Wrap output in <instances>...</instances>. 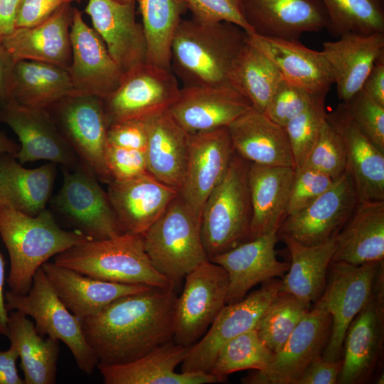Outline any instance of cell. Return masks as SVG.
<instances>
[{
	"label": "cell",
	"mask_w": 384,
	"mask_h": 384,
	"mask_svg": "<svg viewBox=\"0 0 384 384\" xmlns=\"http://www.w3.org/2000/svg\"><path fill=\"white\" fill-rule=\"evenodd\" d=\"M176 298L174 287H151L119 297L81 319L98 364L127 363L172 340Z\"/></svg>",
	"instance_id": "cell-1"
},
{
	"label": "cell",
	"mask_w": 384,
	"mask_h": 384,
	"mask_svg": "<svg viewBox=\"0 0 384 384\" xmlns=\"http://www.w3.org/2000/svg\"><path fill=\"white\" fill-rule=\"evenodd\" d=\"M0 236L10 258L6 280L10 291L26 294L37 270L52 257L89 239L78 230H65L45 208L29 215L0 206Z\"/></svg>",
	"instance_id": "cell-2"
},
{
	"label": "cell",
	"mask_w": 384,
	"mask_h": 384,
	"mask_svg": "<svg viewBox=\"0 0 384 384\" xmlns=\"http://www.w3.org/2000/svg\"><path fill=\"white\" fill-rule=\"evenodd\" d=\"M247 33L229 22L182 19L171 43V64L186 85H223Z\"/></svg>",
	"instance_id": "cell-3"
},
{
	"label": "cell",
	"mask_w": 384,
	"mask_h": 384,
	"mask_svg": "<svg viewBox=\"0 0 384 384\" xmlns=\"http://www.w3.org/2000/svg\"><path fill=\"white\" fill-rule=\"evenodd\" d=\"M53 262L104 281L176 287L152 265L142 235L124 233L105 239H89L56 255Z\"/></svg>",
	"instance_id": "cell-4"
},
{
	"label": "cell",
	"mask_w": 384,
	"mask_h": 384,
	"mask_svg": "<svg viewBox=\"0 0 384 384\" xmlns=\"http://www.w3.org/2000/svg\"><path fill=\"white\" fill-rule=\"evenodd\" d=\"M249 164L234 152L225 176L205 202L201 234L208 260L250 240Z\"/></svg>",
	"instance_id": "cell-5"
},
{
	"label": "cell",
	"mask_w": 384,
	"mask_h": 384,
	"mask_svg": "<svg viewBox=\"0 0 384 384\" xmlns=\"http://www.w3.org/2000/svg\"><path fill=\"white\" fill-rule=\"evenodd\" d=\"M154 267L175 287L186 275L208 260L201 234V219L179 193L142 234Z\"/></svg>",
	"instance_id": "cell-6"
},
{
	"label": "cell",
	"mask_w": 384,
	"mask_h": 384,
	"mask_svg": "<svg viewBox=\"0 0 384 384\" xmlns=\"http://www.w3.org/2000/svg\"><path fill=\"white\" fill-rule=\"evenodd\" d=\"M4 297L8 311H18L32 318L41 336L62 341L70 351L79 369L88 375L93 373L98 360L85 340L81 321L60 300L42 267L36 272L27 294L9 290Z\"/></svg>",
	"instance_id": "cell-7"
},
{
	"label": "cell",
	"mask_w": 384,
	"mask_h": 384,
	"mask_svg": "<svg viewBox=\"0 0 384 384\" xmlns=\"http://www.w3.org/2000/svg\"><path fill=\"white\" fill-rule=\"evenodd\" d=\"M80 163L103 183L112 178L105 162L108 124L102 98L74 94L46 108Z\"/></svg>",
	"instance_id": "cell-8"
},
{
	"label": "cell",
	"mask_w": 384,
	"mask_h": 384,
	"mask_svg": "<svg viewBox=\"0 0 384 384\" xmlns=\"http://www.w3.org/2000/svg\"><path fill=\"white\" fill-rule=\"evenodd\" d=\"M380 262L354 265L331 260L325 289L314 306L330 314L332 319L331 336L321 356L324 360L334 361L341 358L345 333L370 300Z\"/></svg>",
	"instance_id": "cell-9"
},
{
	"label": "cell",
	"mask_w": 384,
	"mask_h": 384,
	"mask_svg": "<svg viewBox=\"0 0 384 384\" xmlns=\"http://www.w3.org/2000/svg\"><path fill=\"white\" fill-rule=\"evenodd\" d=\"M184 279L175 304L173 340L191 347L226 305L229 279L223 267L210 260L196 267Z\"/></svg>",
	"instance_id": "cell-10"
},
{
	"label": "cell",
	"mask_w": 384,
	"mask_h": 384,
	"mask_svg": "<svg viewBox=\"0 0 384 384\" xmlns=\"http://www.w3.org/2000/svg\"><path fill=\"white\" fill-rule=\"evenodd\" d=\"M281 288L282 279L272 278L242 300L226 304L205 334L189 348L181 363V372L210 373L221 347L231 338L255 329Z\"/></svg>",
	"instance_id": "cell-11"
},
{
	"label": "cell",
	"mask_w": 384,
	"mask_h": 384,
	"mask_svg": "<svg viewBox=\"0 0 384 384\" xmlns=\"http://www.w3.org/2000/svg\"><path fill=\"white\" fill-rule=\"evenodd\" d=\"M63 182L52 204L69 223L92 239H105L122 233L107 193L95 174L80 164L63 168Z\"/></svg>",
	"instance_id": "cell-12"
},
{
	"label": "cell",
	"mask_w": 384,
	"mask_h": 384,
	"mask_svg": "<svg viewBox=\"0 0 384 384\" xmlns=\"http://www.w3.org/2000/svg\"><path fill=\"white\" fill-rule=\"evenodd\" d=\"M180 89L171 70L147 62L134 68L123 74L117 87L102 98L108 127L168 109Z\"/></svg>",
	"instance_id": "cell-13"
},
{
	"label": "cell",
	"mask_w": 384,
	"mask_h": 384,
	"mask_svg": "<svg viewBox=\"0 0 384 384\" xmlns=\"http://www.w3.org/2000/svg\"><path fill=\"white\" fill-rule=\"evenodd\" d=\"M332 319L326 311L310 309L263 370L242 379L249 384H297L305 369L321 357L331 336Z\"/></svg>",
	"instance_id": "cell-14"
},
{
	"label": "cell",
	"mask_w": 384,
	"mask_h": 384,
	"mask_svg": "<svg viewBox=\"0 0 384 384\" xmlns=\"http://www.w3.org/2000/svg\"><path fill=\"white\" fill-rule=\"evenodd\" d=\"M359 201L348 171L332 186L299 213L286 216L278 235H287L305 245L331 240L338 234Z\"/></svg>",
	"instance_id": "cell-15"
},
{
	"label": "cell",
	"mask_w": 384,
	"mask_h": 384,
	"mask_svg": "<svg viewBox=\"0 0 384 384\" xmlns=\"http://www.w3.org/2000/svg\"><path fill=\"white\" fill-rule=\"evenodd\" d=\"M0 122L7 124L21 142L16 155L21 164L46 160L68 169L81 164L47 109L9 102L0 107Z\"/></svg>",
	"instance_id": "cell-16"
},
{
	"label": "cell",
	"mask_w": 384,
	"mask_h": 384,
	"mask_svg": "<svg viewBox=\"0 0 384 384\" xmlns=\"http://www.w3.org/2000/svg\"><path fill=\"white\" fill-rule=\"evenodd\" d=\"M234 152L228 127L190 134L187 166L178 193L200 219L206 199L225 176Z\"/></svg>",
	"instance_id": "cell-17"
},
{
	"label": "cell",
	"mask_w": 384,
	"mask_h": 384,
	"mask_svg": "<svg viewBox=\"0 0 384 384\" xmlns=\"http://www.w3.org/2000/svg\"><path fill=\"white\" fill-rule=\"evenodd\" d=\"M71 63L68 69L77 94L105 97L119 85L123 73L97 33L73 9L70 26Z\"/></svg>",
	"instance_id": "cell-18"
},
{
	"label": "cell",
	"mask_w": 384,
	"mask_h": 384,
	"mask_svg": "<svg viewBox=\"0 0 384 384\" xmlns=\"http://www.w3.org/2000/svg\"><path fill=\"white\" fill-rule=\"evenodd\" d=\"M135 1L88 0L85 12L123 74L146 62L144 28L135 16Z\"/></svg>",
	"instance_id": "cell-19"
},
{
	"label": "cell",
	"mask_w": 384,
	"mask_h": 384,
	"mask_svg": "<svg viewBox=\"0 0 384 384\" xmlns=\"http://www.w3.org/2000/svg\"><path fill=\"white\" fill-rule=\"evenodd\" d=\"M252 108L250 102L229 85H185L168 111L192 134L228 127Z\"/></svg>",
	"instance_id": "cell-20"
},
{
	"label": "cell",
	"mask_w": 384,
	"mask_h": 384,
	"mask_svg": "<svg viewBox=\"0 0 384 384\" xmlns=\"http://www.w3.org/2000/svg\"><path fill=\"white\" fill-rule=\"evenodd\" d=\"M277 232L278 229L271 230L209 260L228 272L226 304L242 300L257 284L282 277L289 270V263L276 257Z\"/></svg>",
	"instance_id": "cell-21"
},
{
	"label": "cell",
	"mask_w": 384,
	"mask_h": 384,
	"mask_svg": "<svg viewBox=\"0 0 384 384\" xmlns=\"http://www.w3.org/2000/svg\"><path fill=\"white\" fill-rule=\"evenodd\" d=\"M253 33L298 40L305 33L327 28L329 18L319 0H241Z\"/></svg>",
	"instance_id": "cell-22"
},
{
	"label": "cell",
	"mask_w": 384,
	"mask_h": 384,
	"mask_svg": "<svg viewBox=\"0 0 384 384\" xmlns=\"http://www.w3.org/2000/svg\"><path fill=\"white\" fill-rule=\"evenodd\" d=\"M107 193L121 232L142 235L178 191L147 172L128 180H112Z\"/></svg>",
	"instance_id": "cell-23"
},
{
	"label": "cell",
	"mask_w": 384,
	"mask_h": 384,
	"mask_svg": "<svg viewBox=\"0 0 384 384\" xmlns=\"http://www.w3.org/2000/svg\"><path fill=\"white\" fill-rule=\"evenodd\" d=\"M383 299L372 293L367 304L349 324L343 338L337 383H364L373 374L383 348Z\"/></svg>",
	"instance_id": "cell-24"
},
{
	"label": "cell",
	"mask_w": 384,
	"mask_h": 384,
	"mask_svg": "<svg viewBox=\"0 0 384 384\" xmlns=\"http://www.w3.org/2000/svg\"><path fill=\"white\" fill-rule=\"evenodd\" d=\"M326 120L343 143L359 202L384 201V152L361 132L343 102Z\"/></svg>",
	"instance_id": "cell-25"
},
{
	"label": "cell",
	"mask_w": 384,
	"mask_h": 384,
	"mask_svg": "<svg viewBox=\"0 0 384 384\" xmlns=\"http://www.w3.org/2000/svg\"><path fill=\"white\" fill-rule=\"evenodd\" d=\"M190 347L173 339L142 357L119 365L97 364L105 384H206L218 383L210 373L176 372Z\"/></svg>",
	"instance_id": "cell-26"
},
{
	"label": "cell",
	"mask_w": 384,
	"mask_h": 384,
	"mask_svg": "<svg viewBox=\"0 0 384 384\" xmlns=\"http://www.w3.org/2000/svg\"><path fill=\"white\" fill-rule=\"evenodd\" d=\"M326 59L341 102L362 88L376 60L384 55V33H347L325 41L320 50Z\"/></svg>",
	"instance_id": "cell-27"
},
{
	"label": "cell",
	"mask_w": 384,
	"mask_h": 384,
	"mask_svg": "<svg viewBox=\"0 0 384 384\" xmlns=\"http://www.w3.org/2000/svg\"><path fill=\"white\" fill-rule=\"evenodd\" d=\"M247 40L279 70L282 79L312 95H326L334 85L329 65L321 51L298 40L270 38L247 33Z\"/></svg>",
	"instance_id": "cell-28"
},
{
	"label": "cell",
	"mask_w": 384,
	"mask_h": 384,
	"mask_svg": "<svg viewBox=\"0 0 384 384\" xmlns=\"http://www.w3.org/2000/svg\"><path fill=\"white\" fill-rule=\"evenodd\" d=\"M70 4L59 8L42 23L16 28L1 37L2 43L16 60L45 62L68 69L72 59Z\"/></svg>",
	"instance_id": "cell-29"
},
{
	"label": "cell",
	"mask_w": 384,
	"mask_h": 384,
	"mask_svg": "<svg viewBox=\"0 0 384 384\" xmlns=\"http://www.w3.org/2000/svg\"><path fill=\"white\" fill-rule=\"evenodd\" d=\"M147 142L144 151L147 171L156 179L179 191L186 174L190 134L168 109L144 117Z\"/></svg>",
	"instance_id": "cell-30"
},
{
	"label": "cell",
	"mask_w": 384,
	"mask_h": 384,
	"mask_svg": "<svg viewBox=\"0 0 384 384\" xmlns=\"http://www.w3.org/2000/svg\"><path fill=\"white\" fill-rule=\"evenodd\" d=\"M41 267L60 300L80 320L97 314L119 297L151 287L95 279L48 261Z\"/></svg>",
	"instance_id": "cell-31"
},
{
	"label": "cell",
	"mask_w": 384,
	"mask_h": 384,
	"mask_svg": "<svg viewBox=\"0 0 384 384\" xmlns=\"http://www.w3.org/2000/svg\"><path fill=\"white\" fill-rule=\"evenodd\" d=\"M235 152L249 163L295 169L284 127L252 108L228 127Z\"/></svg>",
	"instance_id": "cell-32"
},
{
	"label": "cell",
	"mask_w": 384,
	"mask_h": 384,
	"mask_svg": "<svg viewBox=\"0 0 384 384\" xmlns=\"http://www.w3.org/2000/svg\"><path fill=\"white\" fill-rule=\"evenodd\" d=\"M294 176L295 169L290 166L249 164L247 181L252 205L250 240L279 229L286 217Z\"/></svg>",
	"instance_id": "cell-33"
},
{
	"label": "cell",
	"mask_w": 384,
	"mask_h": 384,
	"mask_svg": "<svg viewBox=\"0 0 384 384\" xmlns=\"http://www.w3.org/2000/svg\"><path fill=\"white\" fill-rule=\"evenodd\" d=\"M334 261L354 265L384 260V201L358 202L335 236Z\"/></svg>",
	"instance_id": "cell-34"
},
{
	"label": "cell",
	"mask_w": 384,
	"mask_h": 384,
	"mask_svg": "<svg viewBox=\"0 0 384 384\" xmlns=\"http://www.w3.org/2000/svg\"><path fill=\"white\" fill-rule=\"evenodd\" d=\"M55 176V164L26 169L15 156L3 155L0 158V206L38 215L46 208Z\"/></svg>",
	"instance_id": "cell-35"
},
{
	"label": "cell",
	"mask_w": 384,
	"mask_h": 384,
	"mask_svg": "<svg viewBox=\"0 0 384 384\" xmlns=\"http://www.w3.org/2000/svg\"><path fill=\"white\" fill-rule=\"evenodd\" d=\"M286 244L291 262L283 276L281 290L311 306L321 296L327 272L335 251V238L314 245H305L287 235H278Z\"/></svg>",
	"instance_id": "cell-36"
},
{
	"label": "cell",
	"mask_w": 384,
	"mask_h": 384,
	"mask_svg": "<svg viewBox=\"0 0 384 384\" xmlns=\"http://www.w3.org/2000/svg\"><path fill=\"white\" fill-rule=\"evenodd\" d=\"M6 336L18 350L25 384H54L59 341L43 338L34 322L21 311H9Z\"/></svg>",
	"instance_id": "cell-37"
},
{
	"label": "cell",
	"mask_w": 384,
	"mask_h": 384,
	"mask_svg": "<svg viewBox=\"0 0 384 384\" xmlns=\"http://www.w3.org/2000/svg\"><path fill=\"white\" fill-rule=\"evenodd\" d=\"M77 94L68 69L36 60L16 62L9 102L46 109L67 96Z\"/></svg>",
	"instance_id": "cell-38"
},
{
	"label": "cell",
	"mask_w": 384,
	"mask_h": 384,
	"mask_svg": "<svg viewBox=\"0 0 384 384\" xmlns=\"http://www.w3.org/2000/svg\"><path fill=\"white\" fill-rule=\"evenodd\" d=\"M282 79L271 60L246 40L230 68L228 84L264 112Z\"/></svg>",
	"instance_id": "cell-39"
},
{
	"label": "cell",
	"mask_w": 384,
	"mask_h": 384,
	"mask_svg": "<svg viewBox=\"0 0 384 384\" xmlns=\"http://www.w3.org/2000/svg\"><path fill=\"white\" fill-rule=\"evenodd\" d=\"M142 18L146 62L171 70V43L176 30L188 10L185 0H135Z\"/></svg>",
	"instance_id": "cell-40"
},
{
	"label": "cell",
	"mask_w": 384,
	"mask_h": 384,
	"mask_svg": "<svg viewBox=\"0 0 384 384\" xmlns=\"http://www.w3.org/2000/svg\"><path fill=\"white\" fill-rule=\"evenodd\" d=\"M329 18L327 29L338 38L347 33H384V0H319Z\"/></svg>",
	"instance_id": "cell-41"
},
{
	"label": "cell",
	"mask_w": 384,
	"mask_h": 384,
	"mask_svg": "<svg viewBox=\"0 0 384 384\" xmlns=\"http://www.w3.org/2000/svg\"><path fill=\"white\" fill-rule=\"evenodd\" d=\"M274 353L252 329L227 341L220 349L210 373L223 382L235 372L244 370H263Z\"/></svg>",
	"instance_id": "cell-42"
},
{
	"label": "cell",
	"mask_w": 384,
	"mask_h": 384,
	"mask_svg": "<svg viewBox=\"0 0 384 384\" xmlns=\"http://www.w3.org/2000/svg\"><path fill=\"white\" fill-rule=\"evenodd\" d=\"M310 310V305L280 290L258 320L255 329L264 343L277 352Z\"/></svg>",
	"instance_id": "cell-43"
},
{
	"label": "cell",
	"mask_w": 384,
	"mask_h": 384,
	"mask_svg": "<svg viewBox=\"0 0 384 384\" xmlns=\"http://www.w3.org/2000/svg\"><path fill=\"white\" fill-rule=\"evenodd\" d=\"M326 96H314L309 105L284 127L290 143L295 170L304 166L326 122Z\"/></svg>",
	"instance_id": "cell-44"
},
{
	"label": "cell",
	"mask_w": 384,
	"mask_h": 384,
	"mask_svg": "<svg viewBox=\"0 0 384 384\" xmlns=\"http://www.w3.org/2000/svg\"><path fill=\"white\" fill-rule=\"evenodd\" d=\"M302 167L321 171L334 181L346 172L348 161L343 143L327 120Z\"/></svg>",
	"instance_id": "cell-45"
},
{
	"label": "cell",
	"mask_w": 384,
	"mask_h": 384,
	"mask_svg": "<svg viewBox=\"0 0 384 384\" xmlns=\"http://www.w3.org/2000/svg\"><path fill=\"white\" fill-rule=\"evenodd\" d=\"M343 103L361 132L384 152V105L362 90Z\"/></svg>",
	"instance_id": "cell-46"
},
{
	"label": "cell",
	"mask_w": 384,
	"mask_h": 384,
	"mask_svg": "<svg viewBox=\"0 0 384 384\" xmlns=\"http://www.w3.org/2000/svg\"><path fill=\"white\" fill-rule=\"evenodd\" d=\"M335 181L317 170L302 167L295 176L287 206L286 216L302 210L330 188Z\"/></svg>",
	"instance_id": "cell-47"
},
{
	"label": "cell",
	"mask_w": 384,
	"mask_h": 384,
	"mask_svg": "<svg viewBox=\"0 0 384 384\" xmlns=\"http://www.w3.org/2000/svg\"><path fill=\"white\" fill-rule=\"evenodd\" d=\"M313 97L304 89L282 79L264 113L271 120L285 127L309 105Z\"/></svg>",
	"instance_id": "cell-48"
},
{
	"label": "cell",
	"mask_w": 384,
	"mask_h": 384,
	"mask_svg": "<svg viewBox=\"0 0 384 384\" xmlns=\"http://www.w3.org/2000/svg\"><path fill=\"white\" fill-rule=\"evenodd\" d=\"M193 18L203 22L225 21L234 23L247 33H253L246 21L241 0H185Z\"/></svg>",
	"instance_id": "cell-49"
},
{
	"label": "cell",
	"mask_w": 384,
	"mask_h": 384,
	"mask_svg": "<svg viewBox=\"0 0 384 384\" xmlns=\"http://www.w3.org/2000/svg\"><path fill=\"white\" fill-rule=\"evenodd\" d=\"M105 156L112 180H128L148 172L144 151L107 144Z\"/></svg>",
	"instance_id": "cell-50"
},
{
	"label": "cell",
	"mask_w": 384,
	"mask_h": 384,
	"mask_svg": "<svg viewBox=\"0 0 384 384\" xmlns=\"http://www.w3.org/2000/svg\"><path fill=\"white\" fill-rule=\"evenodd\" d=\"M107 144L144 151L147 133L144 118L131 119L108 127Z\"/></svg>",
	"instance_id": "cell-51"
},
{
	"label": "cell",
	"mask_w": 384,
	"mask_h": 384,
	"mask_svg": "<svg viewBox=\"0 0 384 384\" xmlns=\"http://www.w3.org/2000/svg\"><path fill=\"white\" fill-rule=\"evenodd\" d=\"M74 0H21L15 28L36 26L50 17L59 8Z\"/></svg>",
	"instance_id": "cell-52"
},
{
	"label": "cell",
	"mask_w": 384,
	"mask_h": 384,
	"mask_svg": "<svg viewBox=\"0 0 384 384\" xmlns=\"http://www.w3.org/2000/svg\"><path fill=\"white\" fill-rule=\"evenodd\" d=\"M342 367V358L329 361L316 358L305 369L297 384L337 383Z\"/></svg>",
	"instance_id": "cell-53"
},
{
	"label": "cell",
	"mask_w": 384,
	"mask_h": 384,
	"mask_svg": "<svg viewBox=\"0 0 384 384\" xmlns=\"http://www.w3.org/2000/svg\"><path fill=\"white\" fill-rule=\"evenodd\" d=\"M361 90L384 105V55L376 60Z\"/></svg>",
	"instance_id": "cell-54"
},
{
	"label": "cell",
	"mask_w": 384,
	"mask_h": 384,
	"mask_svg": "<svg viewBox=\"0 0 384 384\" xmlns=\"http://www.w3.org/2000/svg\"><path fill=\"white\" fill-rule=\"evenodd\" d=\"M16 62L0 37V107L9 102L11 79Z\"/></svg>",
	"instance_id": "cell-55"
},
{
	"label": "cell",
	"mask_w": 384,
	"mask_h": 384,
	"mask_svg": "<svg viewBox=\"0 0 384 384\" xmlns=\"http://www.w3.org/2000/svg\"><path fill=\"white\" fill-rule=\"evenodd\" d=\"M18 358V350L13 345L8 350H0V384H25L16 368Z\"/></svg>",
	"instance_id": "cell-56"
},
{
	"label": "cell",
	"mask_w": 384,
	"mask_h": 384,
	"mask_svg": "<svg viewBox=\"0 0 384 384\" xmlns=\"http://www.w3.org/2000/svg\"><path fill=\"white\" fill-rule=\"evenodd\" d=\"M21 0H0V37L15 29L16 17Z\"/></svg>",
	"instance_id": "cell-57"
},
{
	"label": "cell",
	"mask_w": 384,
	"mask_h": 384,
	"mask_svg": "<svg viewBox=\"0 0 384 384\" xmlns=\"http://www.w3.org/2000/svg\"><path fill=\"white\" fill-rule=\"evenodd\" d=\"M5 260L0 252V334L6 336L9 311L6 307L4 297Z\"/></svg>",
	"instance_id": "cell-58"
},
{
	"label": "cell",
	"mask_w": 384,
	"mask_h": 384,
	"mask_svg": "<svg viewBox=\"0 0 384 384\" xmlns=\"http://www.w3.org/2000/svg\"><path fill=\"white\" fill-rule=\"evenodd\" d=\"M19 148L20 146L14 141L0 132V158L4 154H10L16 156Z\"/></svg>",
	"instance_id": "cell-59"
},
{
	"label": "cell",
	"mask_w": 384,
	"mask_h": 384,
	"mask_svg": "<svg viewBox=\"0 0 384 384\" xmlns=\"http://www.w3.org/2000/svg\"><path fill=\"white\" fill-rule=\"evenodd\" d=\"M116 1L126 2V1H135V0H116Z\"/></svg>",
	"instance_id": "cell-60"
},
{
	"label": "cell",
	"mask_w": 384,
	"mask_h": 384,
	"mask_svg": "<svg viewBox=\"0 0 384 384\" xmlns=\"http://www.w3.org/2000/svg\"><path fill=\"white\" fill-rule=\"evenodd\" d=\"M74 1H77L78 3H80L81 1V0H74Z\"/></svg>",
	"instance_id": "cell-61"
}]
</instances>
